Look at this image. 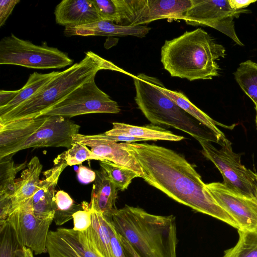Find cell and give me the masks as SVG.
I'll list each match as a JSON object with an SVG mask.
<instances>
[{
  "instance_id": "cell-1",
  "label": "cell",
  "mask_w": 257,
  "mask_h": 257,
  "mask_svg": "<svg viewBox=\"0 0 257 257\" xmlns=\"http://www.w3.org/2000/svg\"><path fill=\"white\" fill-rule=\"evenodd\" d=\"M141 166L143 179L176 201L238 229L234 219L216 202L201 176L182 155L148 143L123 142Z\"/></svg>"
},
{
  "instance_id": "cell-2",
  "label": "cell",
  "mask_w": 257,
  "mask_h": 257,
  "mask_svg": "<svg viewBox=\"0 0 257 257\" xmlns=\"http://www.w3.org/2000/svg\"><path fill=\"white\" fill-rule=\"evenodd\" d=\"M108 220L141 257H176L178 239L173 215H155L125 205L116 209Z\"/></svg>"
},
{
  "instance_id": "cell-3",
  "label": "cell",
  "mask_w": 257,
  "mask_h": 257,
  "mask_svg": "<svg viewBox=\"0 0 257 257\" xmlns=\"http://www.w3.org/2000/svg\"><path fill=\"white\" fill-rule=\"evenodd\" d=\"M225 48L205 31L198 28L166 40L161 61L172 77L189 81L212 79L219 75L216 60L226 55Z\"/></svg>"
},
{
  "instance_id": "cell-4",
  "label": "cell",
  "mask_w": 257,
  "mask_h": 257,
  "mask_svg": "<svg viewBox=\"0 0 257 257\" xmlns=\"http://www.w3.org/2000/svg\"><path fill=\"white\" fill-rule=\"evenodd\" d=\"M101 70L132 74L92 51L84 58L60 73L37 93L13 110L0 116V123L19 119L38 117L75 89L95 77Z\"/></svg>"
},
{
  "instance_id": "cell-5",
  "label": "cell",
  "mask_w": 257,
  "mask_h": 257,
  "mask_svg": "<svg viewBox=\"0 0 257 257\" xmlns=\"http://www.w3.org/2000/svg\"><path fill=\"white\" fill-rule=\"evenodd\" d=\"M131 76L136 89V103L151 123L174 127L188 134L197 141L203 140L219 143L217 138L211 131L160 90L159 79L143 73Z\"/></svg>"
},
{
  "instance_id": "cell-6",
  "label": "cell",
  "mask_w": 257,
  "mask_h": 257,
  "mask_svg": "<svg viewBox=\"0 0 257 257\" xmlns=\"http://www.w3.org/2000/svg\"><path fill=\"white\" fill-rule=\"evenodd\" d=\"M73 60L46 42L37 45L13 34L0 41V64L37 69H59L72 65Z\"/></svg>"
},
{
  "instance_id": "cell-7",
  "label": "cell",
  "mask_w": 257,
  "mask_h": 257,
  "mask_svg": "<svg viewBox=\"0 0 257 257\" xmlns=\"http://www.w3.org/2000/svg\"><path fill=\"white\" fill-rule=\"evenodd\" d=\"M202 153L211 161L221 174L223 184L230 189L249 197H255L257 192V174L246 168L241 162V156L232 150L231 142L226 138L220 141L218 149L210 142L198 141Z\"/></svg>"
},
{
  "instance_id": "cell-8",
  "label": "cell",
  "mask_w": 257,
  "mask_h": 257,
  "mask_svg": "<svg viewBox=\"0 0 257 257\" xmlns=\"http://www.w3.org/2000/svg\"><path fill=\"white\" fill-rule=\"evenodd\" d=\"M120 111L118 103L97 86L94 77L42 112L38 117L61 116L69 118L89 113H118Z\"/></svg>"
},
{
  "instance_id": "cell-9",
  "label": "cell",
  "mask_w": 257,
  "mask_h": 257,
  "mask_svg": "<svg viewBox=\"0 0 257 257\" xmlns=\"http://www.w3.org/2000/svg\"><path fill=\"white\" fill-rule=\"evenodd\" d=\"M119 25L136 26L167 19L183 20L193 0H115Z\"/></svg>"
},
{
  "instance_id": "cell-10",
  "label": "cell",
  "mask_w": 257,
  "mask_h": 257,
  "mask_svg": "<svg viewBox=\"0 0 257 257\" xmlns=\"http://www.w3.org/2000/svg\"><path fill=\"white\" fill-rule=\"evenodd\" d=\"M249 12L246 9L233 10L228 0H193L183 20L194 26L210 27L226 35L237 45L243 46L236 34L234 19Z\"/></svg>"
},
{
  "instance_id": "cell-11",
  "label": "cell",
  "mask_w": 257,
  "mask_h": 257,
  "mask_svg": "<svg viewBox=\"0 0 257 257\" xmlns=\"http://www.w3.org/2000/svg\"><path fill=\"white\" fill-rule=\"evenodd\" d=\"M80 126L68 118L47 116L44 122L33 131L25 139L10 148L0 159L12 157L16 153L29 148L64 147L70 148L73 137L79 134Z\"/></svg>"
},
{
  "instance_id": "cell-12",
  "label": "cell",
  "mask_w": 257,
  "mask_h": 257,
  "mask_svg": "<svg viewBox=\"0 0 257 257\" xmlns=\"http://www.w3.org/2000/svg\"><path fill=\"white\" fill-rule=\"evenodd\" d=\"M32 197L12 211L7 220L14 227L20 243L35 254H40L47 252V236L54 216L37 217L33 212Z\"/></svg>"
},
{
  "instance_id": "cell-13",
  "label": "cell",
  "mask_w": 257,
  "mask_h": 257,
  "mask_svg": "<svg viewBox=\"0 0 257 257\" xmlns=\"http://www.w3.org/2000/svg\"><path fill=\"white\" fill-rule=\"evenodd\" d=\"M218 205L235 221L238 229L257 231V201L236 192L222 183L206 184Z\"/></svg>"
},
{
  "instance_id": "cell-14",
  "label": "cell",
  "mask_w": 257,
  "mask_h": 257,
  "mask_svg": "<svg viewBox=\"0 0 257 257\" xmlns=\"http://www.w3.org/2000/svg\"><path fill=\"white\" fill-rule=\"evenodd\" d=\"M73 141L90 148L91 151L104 161H108L136 172L143 178L144 173L135 156L126 149L123 142L118 143L97 135L78 134L73 137Z\"/></svg>"
},
{
  "instance_id": "cell-15",
  "label": "cell",
  "mask_w": 257,
  "mask_h": 257,
  "mask_svg": "<svg viewBox=\"0 0 257 257\" xmlns=\"http://www.w3.org/2000/svg\"><path fill=\"white\" fill-rule=\"evenodd\" d=\"M49 257H99L84 231L59 228L49 231L46 242Z\"/></svg>"
},
{
  "instance_id": "cell-16",
  "label": "cell",
  "mask_w": 257,
  "mask_h": 257,
  "mask_svg": "<svg viewBox=\"0 0 257 257\" xmlns=\"http://www.w3.org/2000/svg\"><path fill=\"white\" fill-rule=\"evenodd\" d=\"M54 15L56 22L65 27L102 20L92 0H63L56 7Z\"/></svg>"
},
{
  "instance_id": "cell-17",
  "label": "cell",
  "mask_w": 257,
  "mask_h": 257,
  "mask_svg": "<svg viewBox=\"0 0 257 257\" xmlns=\"http://www.w3.org/2000/svg\"><path fill=\"white\" fill-rule=\"evenodd\" d=\"M67 166L64 163H58L43 172L44 178L41 180L32 197L33 212L37 217L45 218L54 216L53 201L55 188L61 174Z\"/></svg>"
},
{
  "instance_id": "cell-18",
  "label": "cell",
  "mask_w": 257,
  "mask_h": 257,
  "mask_svg": "<svg viewBox=\"0 0 257 257\" xmlns=\"http://www.w3.org/2000/svg\"><path fill=\"white\" fill-rule=\"evenodd\" d=\"M151 28L146 26H124L107 21H99L86 25L67 27L64 30L66 36H126L145 37Z\"/></svg>"
},
{
  "instance_id": "cell-19",
  "label": "cell",
  "mask_w": 257,
  "mask_h": 257,
  "mask_svg": "<svg viewBox=\"0 0 257 257\" xmlns=\"http://www.w3.org/2000/svg\"><path fill=\"white\" fill-rule=\"evenodd\" d=\"M95 173L89 205L106 220H109L113 212L117 209L115 202L118 190L103 170H97Z\"/></svg>"
},
{
  "instance_id": "cell-20",
  "label": "cell",
  "mask_w": 257,
  "mask_h": 257,
  "mask_svg": "<svg viewBox=\"0 0 257 257\" xmlns=\"http://www.w3.org/2000/svg\"><path fill=\"white\" fill-rule=\"evenodd\" d=\"M42 168L39 158L34 156L16 179L15 192L11 198L12 212L33 196L41 181L40 175Z\"/></svg>"
},
{
  "instance_id": "cell-21",
  "label": "cell",
  "mask_w": 257,
  "mask_h": 257,
  "mask_svg": "<svg viewBox=\"0 0 257 257\" xmlns=\"http://www.w3.org/2000/svg\"><path fill=\"white\" fill-rule=\"evenodd\" d=\"M112 128L103 134L106 136H125L143 139L144 141L165 140L180 141L184 137L178 136L165 128L152 123L137 126L123 122H113Z\"/></svg>"
},
{
  "instance_id": "cell-22",
  "label": "cell",
  "mask_w": 257,
  "mask_h": 257,
  "mask_svg": "<svg viewBox=\"0 0 257 257\" xmlns=\"http://www.w3.org/2000/svg\"><path fill=\"white\" fill-rule=\"evenodd\" d=\"M91 224L84 231L91 249L99 257H113L107 220L89 206Z\"/></svg>"
},
{
  "instance_id": "cell-23",
  "label": "cell",
  "mask_w": 257,
  "mask_h": 257,
  "mask_svg": "<svg viewBox=\"0 0 257 257\" xmlns=\"http://www.w3.org/2000/svg\"><path fill=\"white\" fill-rule=\"evenodd\" d=\"M159 88L180 107L211 131L217 138L219 143L221 140L225 138L224 134L217 126V125L222 124L196 106L183 92L166 88L161 81L159 83Z\"/></svg>"
},
{
  "instance_id": "cell-24",
  "label": "cell",
  "mask_w": 257,
  "mask_h": 257,
  "mask_svg": "<svg viewBox=\"0 0 257 257\" xmlns=\"http://www.w3.org/2000/svg\"><path fill=\"white\" fill-rule=\"evenodd\" d=\"M60 72L53 71L45 74L35 72L30 74L26 83L18 90V93L15 97L6 106L0 107V116L13 110L31 98Z\"/></svg>"
},
{
  "instance_id": "cell-25",
  "label": "cell",
  "mask_w": 257,
  "mask_h": 257,
  "mask_svg": "<svg viewBox=\"0 0 257 257\" xmlns=\"http://www.w3.org/2000/svg\"><path fill=\"white\" fill-rule=\"evenodd\" d=\"M27 165L26 162L16 164L12 157L0 159V199L11 200L15 192L16 175Z\"/></svg>"
},
{
  "instance_id": "cell-26",
  "label": "cell",
  "mask_w": 257,
  "mask_h": 257,
  "mask_svg": "<svg viewBox=\"0 0 257 257\" xmlns=\"http://www.w3.org/2000/svg\"><path fill=\"white\" fill-rule=\"evenodd\" d=\"M233 74L240 87L257 107V63L250 60L243 62Z\"/></svg>"
},
{
  "instance_id": "cell-27",
  "label": "cell",
  "mask_w": 257,
  "mask_h": 257,
  "mask_svg": "<svg viewBox=\"0 0 257 257\" xmlns=\"http://www.w3.org/2000/svg\"><path fill=\"white\" fill-rule=\"evenodd\" d=\"M24 246L19 242L12 224L0 222V257H24Z\"/></svg>"
},
{
  "instance_id": "cell-28",
  "label": "cell",
  "mask_w": 257,
  "mask_h": 257,
  "mask_svg": "<svg viewBox=\"0 0 257 257\" xmlns=\"http://www.w3.org/2000/svg\"><path fill=\"white\" fill-rule=\"evenodd\" d=\"M54 220L57 225H62L73 218V214L83 209L82 205L75 203L69 195L63 190L58 191L53 201Z\"/></svg>"
},
{
  "instance_id": "cell-29",
  "label": "cell",
  "mask_w": 257,
  "mask_h": 257,
  "mask_svg": "<svg viewBox=\"0 0 257 257\" xmlns=\"http://www.w3.org/2000/svg\"><path fill=\"white\" fill-rule=\"evenodd\" d=\"M238 240L223 257H257V231L238 229Z\"/></svg>"
},
{
  "instance_id": "cell-30",
  "label": "cell",
  "mask_w": 257,
  "mask_h": 257,
  "mask_svg": "<svg viewBox=\"0 0 257 257\" xmlns=\"http://www.w3.org/2000/svg\"><path fill=\"white\" fill-rule=\"evenodd\" d=\"M88 160L103 161L101 158L94 154L87 146L74 141L70 148L59 155L54 159V165L62 163L71 166L80 164Z\"/></svg>"
},
{
  "instance_id": "cell-31",
  "label": "cell",
  "mask_w": 257,
  "mask_h": 257,
  "mask_svg": "<svg viewBox=\"0 0 257 257\" xmlns=\"http://www.w3.org/2000/svg\"><path fill=\"white\" fill-rule=\"evenodd\" d=\"M99 164L101 169L115 184L118 190L122 191L126 189L133 179L140 177L134 171L108 161H100Z\"/></svg>"
},
{
  "instance_id": "cell-32",
  "label": "cell",
  "mask_w": 257,
  "mask_h": 257,
  "mask_svg": "<svg viewBox=\"0 0 257 257\" xmlns=\"http://www.w3.org/2000/svg\"><path fill=\"white\" fill-rule=\"evenodd\" d=\"M101 20L119 24V17L115 0H92Z\"/></svg>"
},
{
  "instance_id": "cell-33",
  "label": "cell",
  "mask_w": 257,
  "mask_h": 257,
  "mask_svg": "<svg viewBox=\"0 0 257 257\" xmlns=\"http://www.w3.org/2000/svg\"><path fill=\"white\" fill-rule=\"evenodd\" d=\"M83 209L79 210L73 214V220L75 230L84 231L87 230L91 224L89 204L82 202Z\"/></svg>"
},
{
  "instance_id": "cell-34",
  "label": "cell",
  "mask_w": 257,
  "mask_h": 257,
  "mask_svg": "<svg viewBox=\"0 0 257 257\" xmlns=\"http://www.w3.org/2000/svg\"><path fill=\"white\" fill-rule=\"evenodd\" d=\"M107 220L110 235V243L113 257H126L117 232L110 221Z\"/></svg>"
},
{
  "instance_id": "cell-35",
  "label": "cell",
  "mask_w": 257,
  "mask_h": 257,
  "mask_svg": "<svg viewBox=\"0 0 257 257\" xmlns=\"http://www.w3.org/2000/svg\"><path fill=\"white\" fill-rule=\"evenodd\" d=\"M19 2V0L0 1V27L4 25L15 7Z\"/></svg>"
},
{
  "instance_id": "cell-36",
  "label": "cell",
  "mask_w": 257,
  "mask_h": 257,
  "mask_svg": "<svg viewBox=\"0 0 257 257\" xmlns=\"http://www.w3.org/2000/svg\"><path fill=\"white\" fill-rule=\"evenodd\" d=\"M77 176L80 183L87 184L94 182L96 173L89 168L80 165L77 171Z\"/></svg>"
},
{
  "instance_id": "cell-37",
  "label": "cell",
  "mask_w": 257,
  "mask_h": 257,
  "mask_svg": "<svg viewBox=\"0 0 257 257\" xmlns=\"http://www.w3.org/2000/svg\"><path fill=\"white\" fill-rule=\"evenodd\" d=\"M17 90H4L0 91V107H4L11 102L18 93Z\"/></svg>"
},
{
  "instance_id": "cell-38",
  "label": "cell",
  "mask_w": 257,
  "mask_h": 257,
  "mask_svg": "<svg viewBox=\"0 0 257 257\" xmlns=\"http://www.w3.org/2000/svg\"><path fill=\"white\" fill-rule=\"evenodd\" d=\"M118 235L126 257H141L134 247L125 238L118 234Z\"/></svg>"
},
{
  "instance_id": "cell-39",
  "label": "cell",
  "mask_w": 257,
  "mask_h": 257,
  "mask_svg": "<svg viewBox=\"0 0 257 257\" xmlns=\"http://www.w3.org/2000/svg\"><path fill=\"white\" fill-rule=\"evenodd\" d=\"M101 135L109 140L115 141L116 142H122L125 143H134L138 141H144L143 139L137 138L135 137H130V136H106L104 135L103 133L101 134Z\"/></svg>"
},
{
  "instance_id": "cell-40",
  "label": "cell",
  "mask_w": 257,
  "mask_h": 257,
  "mask_svg": "<svg viewBox=\"0 0 257 257\" xmlns=\"http://www.w3.org/2000/svg\"><path fill=\"white\" fill-rule=\"evenodd\" d=\"M231 8L234 10L244 9L256 0H228Z\"/></svg>"
},
{
  "instance_id": "cell-41",
  "label": "cell",
  "mask_w": 257,
  "mask_h": 257,
  "mask_svg": "<svg viewBox=\"0 0 257 257\" xmlns=\"http://www.w3.org/2000/svg\"><path fill=\"white\" fill-rule=\"evenodd\" d=\"M24 257H34L33 251L25 246H24Z\"/></svg>"
},
{
  "instance_id": "cell-42",
  "label": "cell",
  "mask_w": 257,
  "mask_h": 257,
  "mask_svg": "<svg viewBox=\"0 0 257 257\" xmlns=\"http://www.w3.org/2000/svg\"><path fill=\"white\" fill-rule=\"evenodd\" d=\"M256 110V117H255V122L257 126V107H255Z\"/></svg>"
},
{
  "instance_id": "cell-43",
  "label": "cell",
  "mask_w": 257,
  "mask_h": 257,
  "mask_svg": "<svg viewBox=\"0 0 257 257\" xmlns=\"http://www.w3.org/2000/svg\"><path fill=\"white\" fill-rule=\"evenodd\" d=\"M255 199H256V200L257 201V192H256V196H255Z\"/></svg>"
}]
</instances>
